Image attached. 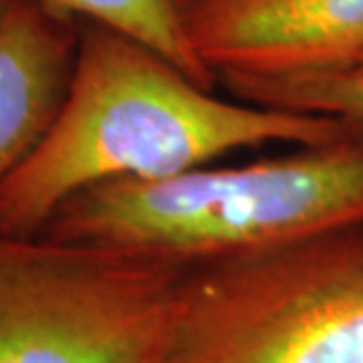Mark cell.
I'll return each mask as SVG.
<instances>
[{
	"label": "cell",
	"mask_w": 363,
	"mask_h": 363,
	"mask_svg": "<svg viewBox=\"0 0 363 363\" xmlns=\"http://www.w3.org/2000/svg\"><path fill=\"white\" fill-rule=\"evenodd\" d=\"M343 138L351 135L329 117L218 99L147 45L79 21L65 99L33 154L0 184V233L37 236L65 200L101 182L157 180L242 147Z\"/></svg>",
	"instance_id": "cell-1"
},
{
	"label": "cell",
	"mask_w": 363,
	"mask_h": 363,
	"mask_svg": "<svg viewBox=\"0 0 363 363\" xmlns=\"http://www.w3.org/2000/svg\"><path fill=\"white\" fill-rule=\"evenodd\" d=\"M363 226V140L305 145L234 168L89 186L37 236L196 267Z\"/></svg>",
	"instance_id": "cell-2"
},
{
	"label": "cell",
	"mask_w": 363,
	"mask_h": 363,
	"mask_svg": "<svg viewBox=\"0 0 363 363\" xmlns=\"http://www.w3.org/2000/svg\"><path fill=\"white\" fill-rule=\"evenodd\" d=\"M150 363H363V226L186 267Z\"/></svg>",
	"instance_id": "cell-3"
},
{
	"label": "cell",
	"mask_w": 363,
	"mask_h": 363,
	"mask_svg": "<svg viewBox=\"0 0 363 363\" xmlns=\"http://www.w3.org/2000/svg\"><path fill=\"white\" fill-rule=\"evenodd\" d=\"M186 267L0 233V363H150Z\"/></svg>",
	"instance_id": "cell-4"
},
{
	"label": "cell",
	"mask_w": 363,
	"mask_h": 363,
	"mask_svg": "<svg viewBox=\"0 0 363 363\" xmlns=\"http://www.w3.org/2000/svg\"><path fill=\"white\" fill-rule=\"evenodd\" d=\"M178 6L188 39L218 83L363 65V0H178Z\"/></svg>",
	"instance_id": "cell-5"
},
{
	"label": "cell",
	"mask_w": 363,
	"mask_h": 363,
	"mask_svg": "<svg viewBox=\"0 0 363 363\" xmlns=\"http://www.w3.org/2000/svg\"><path fill=\"white\" fill-rule=\"evenodd\" d=\"M79 18L51 0H9L0 13V184L45 138L65 99Z\"/></svg>",
	"instance_id": "cell-6"
},
{
	"label": "cell",
	"mask_w": 363,
	"mask_h": 363,
	"mask_svg": "<svg viewBox=\"0 0 363 363\" xmlns=\"http://www.w3.org/2000/svg\"><path fill=\"white\" fill-rule=\"evenodd\" d=\"M79 21L109 26L166 57L204 89L218 79L198 57L182 25L178 0H51Z\"/></svg>",
	"instance_id": "cell-7"
},
{
	"label": "cell",
	"mask_w": 363,
	"mask_h": 363,
	"mask_svg": "<svg viewBox=\"0 0 363 363\" xmlns=\"http://www.w3.org/2000/svg\"><path fill=\"white\" fill-rule=\"evenodd\" d=\"M224 87L247 104L323 116L363 140V73L343 71L297 77H228Z\"/></svg>",
	"instance_id": "cell-8"
},
{
	"label": "cell",
	"mask_w": 363,
	"mask_h": 363,
	"mask_svg": "<svg viewBox=\"0 0 363 363\" xmlns=\"http://www.w3.org/2000/svg\"><path fill=\"white\" fill-rule=\"evenodd\" d=\"M9 0H0V13H2V9H4V4H6Z\"/></svg>",
	"instance_id": "cell-9"
},
{
	"label": "cell",
	"mask_w": 363,
	"mask_h": 363,
	"mask_svg": "<svg viewBox=\"0 0 363 363\" xmlns=\"http://www.w3.org/2000/svg\"><path fill=\"white\" fill-rule=\"evenodd\" d=\"M353 71H357V73H363V65H359L357 69H353Z\"/></svg>",
	"instance_id": "cell-10"
}]
</instances>
